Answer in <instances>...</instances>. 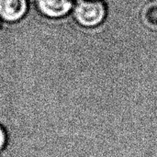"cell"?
Segmentation results:
<instances>
[{
    "instance_id": "8992f818",
    "label": "cell",
    "mask_w": 157,
    "mask_h": 157,
    "mask_svg": "<svg viewBox=\"0 0 157 157\" xmlns=\"http://www.w3.org/2000/svg\"><path fill=\"white\" fill-rule=\"evenodd\" d=\"M0 24H1V22H0Z\"/></svg>"
},
{
    "instance_id": "5b68a950",
    "label": "cell",
    "mask_w": 157,
    "mask_h": 157,
    "mask_svg": "<svg viewBox=\"0 0 157 157\" xmlns=\"http://www.w3.org/2000/svg\"><path fill=\"white\" fill-rule=\"evenodd\" d=\"M6 142V130L3 128L2 125H0V151L4 148Z\"/></svg>"
},
{
    "instance_id": "6da1fadb",
    "label": "cell",
    "mask_w": 157,
    "mask_h": 157,
    "mask_svg": "<svg viewBox=\"0 0 157 157\" xmlns=\"http://www.w3.org/2000/svg\"><path fill=\"white\" fill-rule=\"evenodd\" d=\"M106 16V8L99 0H79L74 6L75 21L86 28L99 25Z\"/></svg>"
},
{
    "instance_id": "3957f363",
    "label": "cell",
    "mask_w": 157,
    "mask_h": 157,
    "mask_svg": "<svg viewBox=\"0 0 157 157\" xmlns=\"http://www.w3.org/2000/svg\"><path fill=\"white\" fill-rule=\"evenodd\" d=\"M27 10L28 0H0V18L6 22L20 20Z\"/></svg>"
},
{
    "instance_id": "277c9868",
    "label": "cell",
    "mask_w": 157,
    "mask_h": 157,
    "mask_svg": "<svg viewBox=\"0 0 157 157\" xmlns=\"http://www.w3.org/2000/svg\"><path fill=\"white\" fill-rule=\"evenodd\" d=\"M142 19L144 25L152 29H157V2L149 3L142 12Z\"/></svg>"
},
{
    "instance_id": "7a4b0ae2",
    "label": "cell",
    "mask_w": 157,
    "mask_h": 157,
    "mask_svg": "<svg viewBox=\"0 0 157 157\" xmlns=\"http://www.w3.org/2000/svg\"><path fill=\"white\" fill-rule=\"evenodd\" d=\"M39 12L51 18L66 16L75 6V0H35Z\"/></svg>"
}]
</instances>
